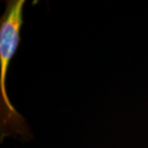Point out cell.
Segmentation results:
<instances>
[{
	"mask_svg": "<svg viewBox=\"0 0 148 148\" xmlns=\"http://www.w3.org/2000/svg\"><path fill=\"white\" fill-rule=\"evenodd\" d=\"M25 0L7 1L0 20V127L1 142L7 137L27 138L29 129L24 118L11 104L7 93V76L10 62L20 42Z\"/></svg>",
	"mask_w": 148,
	"mask_h": 148,
	"instance_id": "obj_1",
	"label": "cell"
}]
</instances>
